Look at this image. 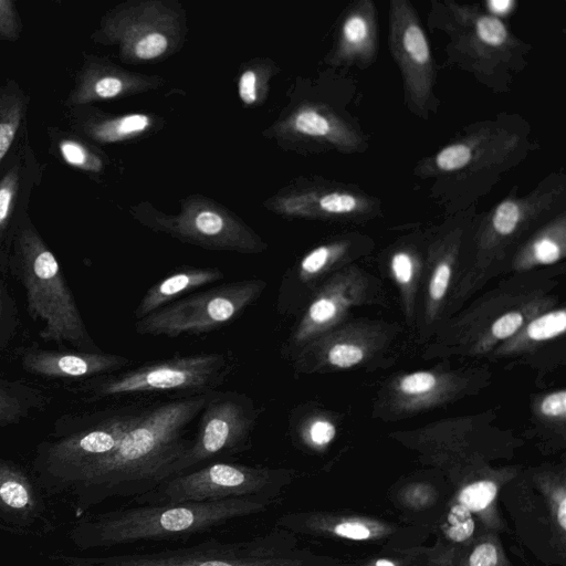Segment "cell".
I'll use <instances>...</instances> for the list:
<instances>
[{"instance_id":"22","label":"cell","mask_w":566,"mask_h":566,"mask_svg":"<svg viewBox=\"0 0 566 566\" xmlns=\"http://www.w3.org/2000/svg\"><path fill=\"white\" fill-rule=\"evenodd\" d=\"M48 403L45 392L34 386L0 377V431L29 419Z\"/></svg>"},{"instance_id":"24","label":"cell","mask_w":566,"mask_h":566,"mask_svg":"<svg viewBox=\"0 0 566 566\" xmlns=\"http://www.w3.org/2000/svg\"><path fill=\"white\" fill-rule=\"evenodd\" d=\"M293 431L298 441L310 448H324L336 436V426L333 420L319 413L297 417Z\"/></svg>"},{"instance_id":"15","label":"cell","mask_w":566,"mask_h":566,"mask_svg":"<svg viewBox=\"0 0 566 566\" xmlns=\"http://www.w3.org/2000/svg\"><path fill=\"white\" fill-rule=\"evenodd\" d=\"M378 19L374 1L353 2L340 21L334 62L339 65L369 67L377 59Z\"/></svg>"},{"instance_id":"11","label":"cell","mask_w":566,"mask_h":566,"mask_svg":"<svg viewBox=\"0 0 566 566\" xmlns=\"http://www.w3.org/2000/svg\"><path fill=\"white\" fill-rule=\"evenodd\" d=\"M390 54L399 67L407 107L421 118L436 112V64L417 10L409 0L389 2Z\"/></svg>"},{"instance_id":"37","label":"cell","mask_w":566,"mask_h":566,"mask_svg":"<svg viewBox=\"0 0 566 566\" xmlns=\"http://www.w3.org/2000/svg\"><path fill=\"white\" fill-rule=\"evenodd\" d=\"M539 411L548 418H565L566 391L562 389L546 395L539 403Z\"/></svg>"},{"instance_id":"26","label":"cell","mask_w":566,"mask_h":566,"mask_svg":"<svg viewBox=\"0 0 566 566\" xmlns=\"http://www.w3.org/2000/svg\"><path fill=\"white\" fill-rule=\"evenodd\" d=\"M566 329V312L564 308L544 313L532 319L522 331L518 338L526 343L553 339L563 335Z\"/></svg>"},{"instance_id":"13","label":"cell","mask_w":566,"mask_h":566,"mask_svg":"<svg viewBox=\"0 0 566 566\" xmlns=\"http://www.w3.org/2000/svg\"><path fill=\"white\" fill-rule=\"evenodd\" d=\"M565 197L563 175L547 177L525 196H509L488 217L482 241L486 244L517 235L532 223L555 211Z\"/></svg>"},{"instance_id":"5","label":"cell","mask_w":566,"mask_h":566,"mask_svg":"<svg viewBox=\"0 0 566 566\" xmlns=\"http://www.w3.org/2000/svg\"><path fill=\"white\" fill-rule=\"evenodd\" d=\"M52 558L61 566H325L321 557L298 547L295 534L276 526L243 541L211 538L158 552Z\"/></svg>"},{"instance_id":"41","label":"cell","mask_w":566,"mask_h":566,"mask_svg":"<svg viewBox=\"0 0 566 566\" xmlns=\"http://www.w3.org/2000/svg\"><path fill=\"white\" fill-rule=\"evenodd\" d=\"M557 521L563 530L566 528V499L564 493L562 494L560 503L557 511Z\"/></svg>"},{"instance_id":"39","label":"cell","mask_w":566,"mask_h":566,"mask_svg":"<svg viewBox=\"0 0 566 566\" xmlns=\"http://www.w3.org/2000/svg\"><path fill=\"white\" fill-rule=\"evenodd\" d=\"M496 564L497 552L491 543H483L476 546L469 559L470 566H496Z\"/></svg>"},{"instance_id":"29","label":"cell","mask_w":566,"mask_h":566,"mask_svg":"<svg viewBox=\"0 0 566 566\" xmlns=\"http://www.w3.org/2000/svg\"><path fill=\"white\" fill-rule=\"evenodd\" d=\"M120 44L124 52L137 60L148 61L163 55L169 46V40L161 32H148L126 40Z\"/></svg>"},{"instance_id":"30","label":"cell","mask_w":566,"mask_h":566,"mask_svg":"<svg viewBox=\"0 0 566 566\" xmlns=\"http://www.w3.org/2000/svg\"><path fill=\"white\" fill-rule=\"evenodd\" d=\"M455 244L452 241L449 251L434 264L429 280V304L434 310L447 294L452 275V262Z\"/></svg>"},{"instance_id":"14","label":"cell","mask_w":566,"mask_h":566,"mask_svg":"<svg viewBox=\"0 0 566 566\" xmlns=\"http://www.w3.org/2000/svg\"><path fill=\"white\" fill-rule=\"evenodd\" d=\"M22 368L46 379L90 380L113 374L130 364V359L115 354L77 349H48L27 347L20 356Z\"/></svg>"},{"instance_id":"21","label":"cell","mask_w":566,"mask_h":566,"mask_svg":"<svg viewBox=\"0 0 566 566\" xmlns=\"http://www.w3.org/2000/svg\"><path fill=\"white\" fill-rule=\"evenodd\" d=\"M566 251V214L564 211L546 222L523 247L516 266L528 269L558 262Z\"/></svg>"},{"instance_id":"40","label":"cell","mask_w":566,"mask_h":566,"mask_svg":"<svg viewBox=\"0 0 566 566\" xmlns=\"http://www.w3.org/2000/svg\"><path fill=\"white\" fill-rule=\"evenodd\" d=\"M488 13L501 19L514 11L516 1L514 0H490L485 3Z\"/></svg>"},{"instance_id":"42","label":"cell","mask_w":566,"mask_h":566,"mask_svg":"<svg viewBox=\"0 0 566 566\" xmlns=\"http://www.w3.org/2000/svg\"><path fill=\"white\" fill-rule=\"evenodd\" d=\"M375 566H395V565L390 560L381 558L376 562Z\"/></svg>"},{"instance_id":"4","label":"cell","mask_w":566,"mask_h":566,"mask_svg":"<svg viewBox=\"0 0 566 566\" xmlns=\"http://www.w3.org/2000/svg\"><path fill=\"white\" fill-rule=\"evenodd\" d=\"M428 27L448 39L446 50L450 63L472 73L494 91H504L525 65L530 46L502 19L475 4L433 0Z\"/></svg>"},{"instance_id":"31","label":"cell","mask_w":566,"mask_h":566,"mask_svg":"<svg viewBox=\"0 0 566 566\" xmlns=\"http://www.w3.org/2000/svg\"><path fill=\"white\" fill-rule=\"evenodd\" d=\"M496 484L490 480H481L467 485L459 495V503L470 512L484 510L496 495Z\"/></svg>"},{"instance_id":"35","label":"cell","mask_w":566,"mask_h":566,"mask_svg":"<svg viewBox=\"0 0 566 566\" xmlns=\"http://www.w3.org/2000/svg\"><path fill=\"white\" fill-rule=\"evenodd\" d=\"M21 31L22 22L14 1L0 0V39L15 41Z\"/></svg>"},{"instance_id":"2","label":"cell","mask_w":566,"mask_h":566,"mask_svg":"<svg viewBox=\"0 0 566 566\" xmlns=\"http://www.w3.org/2000/svg\"><path fill=\"white\" fill-rule=\"evenodd\" d=\"M279 502L263 497L138 504L81 518L69 538L81 551L189 537L232 520L266 512Z\"/></svg>"},{"instance_id":"36","label":"cell","mask_w":566,"mask_h":566,"mask_svg":"<svg viewBox=\"0 0 566 566\" xmlns=\"http://www.w3.org/2000/svg\"><path fill=\"white\" fill-rule=\"evenodd\" d=\"M525 324V314L512 311L500 316L491 326L490 335L494 340H504L516 334Z\"/></svg>"},{"instance_id":"6","label":"cell","mask_w":566,"mask_h":566,"mask_svg":"<svg viewBox=\"0 0 566 566\" xmlns=\"http://www.w3.org/2000/svg\"><path fill=\"white\" fill-rule=\"evenodd\" d=\"M532 143L513 124L488 120L476 123L457 139L415 167L420 178H436L437 186L452 179L463 185L478 178H494L522 161Z\"/></svg>"},{"instance_id":"8","label":"cell","mask_w":566,"mask_h":566,"mask_svg":"<svg viewBox=\"0 0 566 566\" xmlns=\"http://www.w3.org/2000/svg\"><path fill=\"white\" fill-rule=\"evenodd\" d=\"M227 357L222 354H196L171 357L117 374L84 381L82 392L88 400L143 392L211 391L226 375Z\"/></svg>"},{"instance_id":"9","label":"cell","mask_w":566,"mask_h":566,"mask_svg":"<svg viewBox=\"0 0 566 566\" xmlns=\"http://www.w3.org/2000/svg\"><path fill=\"white\" fill-rule=\"evenodd\" d=\"M265 286L263 280L250 279L191 294L137 319L135 329L140 335L168 337L208 333L235 319Z\"/></svg>"},{"instance_id":"20","label":"cell","mask_w":566,"mask_h":566,"mask_svg":"<svg viewBox=\"0 0 566 566\" xmlns=\"http://www.w3.org/2000/svg\"><path fill=\"white\" fill-rule=\"evenodd\" d=\"M70 116L74 132L97 143L119 142L144 132L150 125V118L145 114L106 117L73 107Z\"/></svg>"},{"instance_id":"25","label":"cell","mask_w":566,"mask_h":566,"mask_svg":"<svg viewBox=\"0 0 566 566\" xmlns=\"http://www.w3.org/2000/svg\"><path fill=\"white\" fill-rule=\"evenodd\" d=\"M56 147L62 159L74 168L97 172L103 167L102 159L97 154L84 140L74 135L59 137Z\"/></svg>"},{"instance_id":"18","label":"cell","mask_w":566,"mask_h":566,"mask_svg":"<svg viewBox=\"0 0 566 566\" xmlns=\"http://www.w3.org/2000/svg\"><path fill=\"white\" fill-rule=\"evenodd\" d=\"M292 127L302 135L328 142L345 153H361L367 148V140L360 132L319 108L300 109L292 118Z\"/></svg>"},{"instance_id":"16","label":"cell","mask_w":566,"mask_h":566,"mask_svg":"<svg viewBox=\"0 0 566 566\" xmlns=\"http://www.w3.org/2000/svg\"><path fill=\"white\" fill-rule=\"evenodd\" d=\"M44 514L36 483L19 464L0 459V522L9 530L27 531Z\"/></svg>"},{"instance_id":"19","label":"cell","mask_w":566,"mask_h":566,"mask_svg":"<svg viewBox=\"0 0 566 566\" xmlns=\"http://www.w3.org/2000/svg\"><path fill=\"white\" fill-rule=\"evenodd\" d=\"M223 277L216 268H185L151 285L138 303L136 321L174 302L192 290L211 284Z\"/></svg>"},{"instance_id":"28","label":"cell","mask_w":566,"mask_h":566,"mask_svg":"<svg viewBox=\"0 0 566 566\" xmlns=\"http://www.w3.org/2000/svg\"><path fill=\"white\" fill-rule=\"evenodd\" d=\"M20 316L13 295L0 276V356L18 333Z\"/></svg>"},{"instance_id":"23","label":"cell","mask_w":566,"mask_h":566,"mask_svg":"<svg viewBox=\"0 0 566 566\" xmlns=\"http://www.w3.org/2000/svg\"><path fill=\"white\" fill-rule=\"evenodd\" d=\"M27 96L13 83L0 87V163L9 151L27 111Z\"/></svg>"},{"instance_id":"10","label":"cell","mask_w":566,"mask_h":566,"mask_svg":"<svg viewBox=\"0 0 566 566\" xmlns=\"http://www.w3.org/2000/svg\"><path fill=\"white\" fill-rule=\"evenodd\" d=\"M261 410L243 394L214 392L200 412L195 438L175 463L171 476L193 470L217 457L242 452Z\"/></svg>"},{"instance_id":"7","label":"cell","mask_w":566,"mask_h":566,"mask_svg":"<svg viewBox=\"0 0 566 566\" xmlns=\"http://www.w3.org/2000/svg\"><path fill=\"white\" fill-rule=\"evenodd\" d=\"M295 479L287 468L212 462L175 475L134 497L137 504L206 502L263 497L279 502Z\"/></svg>"},{"instance_id":"1","label":"cell","mask_w":566,"mask_h":566,"mask_svg":"<svg viewBox=\"0 0 566 566\" xmlns=\"http://www.w3.org/2000/svg\"><path fill=\"white\" fill-rule=\"evenodd\" d=\"M212 391L145 406L115 448L88 464L69 492L80 509L114 497H137L171 476L191 440L187 427L200 415Z\"/></svg>"},{"instance_id":"17","label":"cell","mask_w":566,"mask_h":566,"mask_svg":"<svg viewBox=\"0 0 566 566\" xmlns=\"http://www.w3.org/2000/svg\"><path fill=\"white\" fill-rule=\"evenodd\" d=\"M133 86L132 80L115 66L88 57L81 66L67 103L85 106L99 99L122 96Z\"/></svg>"},{"instance_id":"3","label":"cell","mask_w":566,"mask_h":566,"mask_svg":"<svg viewBox=\"0 0 566 566\" xmlns=\"http://www.w3.org/2000/svg\"><path fill=\"white\" fill-rule=\"evenodd\" d=\"M2 263L21 284L29 316L39 337L59 348L101 352L82 317L63 270L27 217L7 237Z\"/></svg>"},{"instance_id":"33","label":"cell","mask_w":566,"mask_h":566,"mask_svg":"<svg viewBox=\"0 0 566 566\" xmlns=\"http://www.w3.org/2000/svg\"><path fill=\"white\" fill-rule=\"evenodd\" d=\"M448 536L454 542H463L469 538L474 531V521L471 512L458 503L453 505L448 515Z\"/></svg>"},{"instance_id":"34","label":"cell","mask_w":566,"mask_h":566,"mask_svg":"<svg viewBox=\"0 0 566 566\" xmlns=\"http://www.w3.org/2000/svg\"><path fill=\"white\" fill-rule=\"evenodd\" d=\"M390 272L401 287L411 285L416 275V259L407 250H398L390 258Z\"/></svg>"},{"instance_id":"32","label":"cell","mask_w":566,"mask_h":566,"mask_svg":"<svg viewBox=\"0 0 566 566\" xmlns=\"http://www.w3.org/2000/svg\"><path fill=\"white\" fill-rule=\"evenodd\" d=\"M437 376L431 371L420 370L407 374L399 379V390L409 397H422L436 389Z\"/></svg>"},{"instance_id":"38","label":"cell","mask_w":566,"mask_h":566,"mask_svg":"<svg viewBox=\"0 0 566 566\" xmlns=\"http://www.w3.org/2000/svg\"><path fill=\"white\" fill-rule=\"evenodd\" d=\"M239 96L247 104H253L258 98V78L252 70L243 72L239 78Z\"/></svg>"},{"instance_id":"27","label":"cell","mask_w":566,"mask_h":566,"mask_svg":"<svg viewBox=\"0 0 566 566\" xmlns=\"http://www.w3.org/2000/svg\"><path fill=\"white\" fill-rule=\"evenodd\" d=\"M21 169L14 165L0 180V241L8 237L20 188Z\"/></svg>"},{"instance_id":"12","label":"cell","mask_w":566,"mask_h":566,"mask_svg":"<svg viewBox=\"0 0 566 566\" xmlns=\"http://www.w3.org/2000/svg\"><path fill=\"white\" fill-rule=\"evenodd\" d=\"M357 287L350 272H340L315 290L285 340V356L292 358L303 346L331 331L357 302Z\"/></svg>"}]
</instances>
